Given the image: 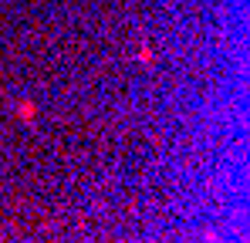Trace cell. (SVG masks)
I'll return each mask as SVG.
<instances>
[{
  "instance_id": "1",
  "label": "cell",
  "mask_w": 250,
  "mask_h": 243,
  "mask_svg": "<svg viewBox=\"0 0 250 243\" xmlns=\"http://www.w3.org/2000/svg\"><path fill=\"white\" fill-rule=\"evenodd\" d=\"M34 115H37L34 101H20V105H17V118H24V122H27V118H34Z\"/></svg>"
},
{
  "instance_id": "2",
  "label": "cell",
  "mask_w": 250,
  "mask_h": 243,
  "mask_svg": "<svg viewBox=\"0 0 250 243\" xmlns=\"http://www.w3.org/2000/svg\"><path fill=\"white\" fill-rule=\"evenodd\" d=\"M152 58H156V54H152V48H149V44H146V48H142V51H139V61H152Z\"/></svg>"
}]
</instances>
